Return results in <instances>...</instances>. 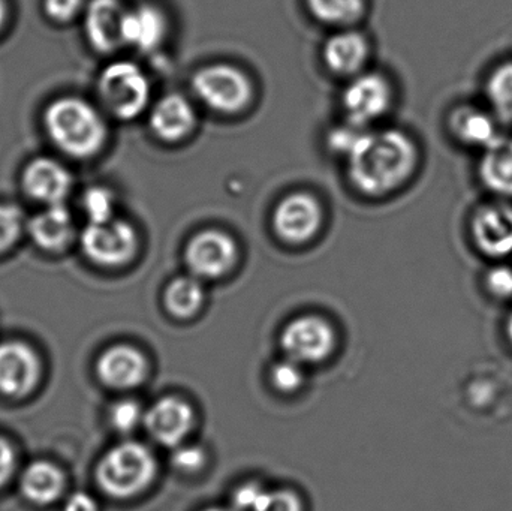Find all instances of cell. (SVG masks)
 I'll return each instance as SVG.
<instances>
[{"label": "cell", "instance_id": "obj_1", "mask_svg": "<svg viewBox=\"0 0 512 511\" xmlns=\"http://www.w3.org/2000/svg\"><path fill=\"white\" fill-rule=\"evenodd\" d=\"M346 159L355 188L369 197H381L411 179L417 170L418 149L399 129L364 131Z\"/></svg>", "mask_w": 512, "mask_h": 511}, {"label": "cell", "instance_id": "obj_2", "mask_svg": "<svg viewBox=\"0 0 512 511\" xmlns=\"http://www.w3.org/2000/svg\"><path fill=\"white\" fill-rule=\"evenodd\" d=\"M44 120L53 143L74 158H89L104 146V120L81 99H57L45 111Z\"/></svg>", "mask_w": 512, "mask_h": 511}, {"label": "cell", "instance_id": "obj_3", "mask_svg": "<svg viewBox=\"0 0 512 511\" xmlns=\"http://www.w3.org/2000/svg\"><path fill=\"white\" fill-rule=\"evenodd\" d=\"M156 459L144 444L123 441L111 447L96 467V483L108 497L129 500L152 485Z\"/></svg>", "mask_w": 512, "mask_h": 511}, {"label": "cell", "instance_id": "obj_4", "mask_svg": "<svg viewBox=\"0 0 512 511\" xmlns=\"http://www.w3.org/2000/svg\"><path fill=\"white\" fill-rule=\"evenodd\" d=\"M99 95L111 114L122 120L134 119L149 104V80L140 66L119 60L102 71Z\"/></svg>", "mask_w": 512, "mask_h": 511}, {"label": "cell", "instance_id": "obj_5", "mask_svg": "<svg viewBox=\"0 0 512 511\" xmlns=\"http://www.w3.org/2000/svg\"><path fill=\"white\" fill-rule=\"evenodd\" d=\"M192 89L207 107L225 114L239 113L254 95L248 75L231 65L200 69L192 78Z\"/></svg>", "mask_w": 512, "mask_h": 511}, {"label": "cell", "instance_id": "obj_6", "mask_svg": "<svg viewBox=\"0 0 512 511\" xmlns=\"http://www.w3.org/2000/svg\"><path fill=\"white\" fill-rule=\"evenodd\" d=\"M81 248L93 263L105 267L123 266L137 254V231L122 219L89 224L81 233Z\"/></svg>", "mask_w": 512, "mask_h": 511}, {"label": "cell", "instance_id": "obj_7", "mask_svg": "<svg viewBox=\"0 0 512 511\" xmlns=\"http://www.w3.org/2000/svg\"><path fill=\"white\" fill-rule=\"evenodd\" d=\"M334 342L333 327L316 315L295 318L286 324L280 336L283 353L301 366L327 359L333 351Z\"/></svg>", "mask_w": 512, "mask_h": 511}, {"label": "cell", "instance_id": "obj_8", "mask_svg": "<svg viewBox=\"0 0 512 511\" xmlns=\"http://www.w3.org/2000/svg\"><path fill=\"white\" fill-rule=\"evenodd\" d=\"M185 261L191 275L198 279L221 278L236 264V242L221 230L201 231L189 240Z\"/></svg>", "mask_w": 512, "mask_h": 511}, {"label": "cell", "instance_id": "obj_9", "mask_svg": "<svg viewBox=\"0 0 512 511\" xmlns=\"http://www.w3.org/2000/svg\"><path fill=\"white\" fill-rule=\"evenodd\" d=\"M475 248L493 260L512 255V204L507 200L484 204L475 210L471 221Z\"/></svg>", "mask_w": 512, "mask_h": 511}, {"label": "cell", "instance_id": "obj_10", "mask_svg": "<svg viewBox=\"0 0 512 511\" xmlns=\"http://www.w3.org/2000/svg\"><path fill=\"white\" fill-rule=\"evenodd\" d=\"M41 372V360L32 347L20 341L0 342V395H30L41 380Z\"/></svg>", "mask_w": 512, "mask_h": 511}, {"label": "cell", "instance_id": "obj_11", "mask_svg": "<svg viewBox=\"0 0 512 511\" xmlns=\"http://www.w3.org/2000/svg\"><path fill=\"white\" fill-rule=\"evenodd\" d=\"M393 99L390 83L381 74H363L355 77L345 93L343 107L348 114L349 123L366 128L387 113Z\"/></svg>", "mask_w": 512, "mask_h": 511}, {"label": "cell", "instance_id": "obj_12", "mask_svg": "<svg viewBox=\"0 0 512 511\" xmlns=\"http://www.w3.org/2000/svg\"><path fill=\"white\" fill-rule=\"evenodd\" d=\"M322 209L312 195L297 192L277 204L273 213V227L277 236L288 243L300 245L318 233Z\"/></svg>", "mask_w": 512, "mask_h": 511}, {"label": "cell", "instance_id": "obj_13", "mask_svg": "<svg viewBox=\"0 0 512 511\" xmlns=\"http://www.w3.org/2000/svg\"><path fill=\"white\" fill-rule=\"evenodd\" d=\"M195 425V413L188 402L174 396L159 399L144 417V426L162 446L179 447Z\"/></svg>", "mask_w": 512, "mask_h": 511}, {"label": "cell", "instance_id": "obj_14", "mask_svg": "<svg viewBox=\"0 0 512 511\" xmlns=\"http://www.w3.org/2000/svg\"><path fill=\"white\" fill-rule=\"evenodd\" d=\"M96 374L104 386L113 390H132L149 374L146 356L132 345L119 344L105 350L96 363Z\"/></svg>", "mask_w": 512, "mask_h": 511}, {"label": "cell", "instance_id": "obj_15", "mask_svg": "<svg viewBox=\"0 0 512 511\" xmlns=\"http://www.w3.org/2000/svg\"><path fill=\"white\" fill-rule=\"evenodd\" d=\"M24 191L33 200L47 204L63 203L72 188L71 173L51 158H36L23 173Z\"/></svg>", "mask_w": 512, "mask_h": 511}, {"label": "cell", "instance_id": "obj_16", "mask_svg": "<svg viewBox=\"0 0 512 511\" xmlns=\"http://www.w3.org/2000/svg\"><path fill=\"white\" fill-rule=\"evenodd\" d=\"M451 134L460 143L477 149H487L501 138L498 129V119L492 111L483 110L474 105H460L450 114Z\"/></svg>", "mask_w": 512, "mask_h": 511}, {"label": "cell", "instance_id": "obj_17", "mask_svg": "<svg viewBox=\"0 0 512 511\" xmlns=\"http://www.w3.org/2000/svg\"><path fill=\"white\" fill-rule=\"evenodd\" d=\"M125 14L119 0H92L86 14V35L96 50L108 53L123 44Z\"/></svg>", "mask_w": 512, "mask_h": 511}, {"label": "cell", "instance_id": "obj_18", "mask_svg": "<svg viewBox=\"0 0 512 511\" xmlns=\"http://www.w3.org/2000/svg\"><path fill=\"white\" fill-rule=\"evenodd\" d=\"M195 122L197 116L194 107L179 93L159 99L150 116L153 132L165 141H179L188 137L195 128Z\"/></svg>", "mask_w": 512, "mask_h": 511}, {"label": "cell", "instance_id": "obj_19", "mask_svg": "<svg viewBox=\"0 0 512 511\" xmlns=\"http://www.w3.org/2000/svg\"><path fill=\"white\" fill-rule=\"evenodd\" d=\"M66 488L63 471L48 461H35L20 476V491L36 506H51L62 498Z\"/></svg>", "mask_w": 512, "mask_h": 511}, {"label": "cell", "instance_id": "obj_20", "mask_svg": "<svg viewBox=\"0 0 512 511\" xmlns=\"http://www.w3.org/2000/svg\"><path fill=\"white\" fill-rule=\"evenodd\" d=\"M478 174L487 191L502 200L512 198V138L501 137L483 150Z\"/></svg>", "mask_w": 512, "mask_h": 511}, {"label": "cell", "instance_id": "obj_21", "mask_svg": "<svg viewBox=\"0 0 512 511\" xmlns=\"http://www.w3.org/2000/svg\"><path fill=\"white\" fill-rule=\"evenodd\" d=\"M167 33V20L158 8L152 5L137 6L126 11L123 18V44L143 51H152L161 45Z\"/></svg>", "mask_w": 512, "mask_h": 511}, {"label": "cell", "instance_id": "obj_22", "mask_svg": "<svg viewBox=\"0 0 512 511\" xmlns=\"http://www.w3.org/2000/svg\"><path fill=\"white\" fill-rule=\"evenodd\" d=\"M29 233L39 248L56 251L63 248L74 234L71 212L65 204H50L29 222Z\"/></svg>", "mask_w": 512, "mask_h": 511}, {"label": "cell", "instance_id": "obj_23", "mask_svg": "<svg viewBox=\"0 0 512 511\" xmlns=\"http://www.w3.org/2000/svg\"><path fill=\"white\" fill-rule=\"evenodd\" d=\"M369 56V45L361 33L354 30L336 33L324 47V59L328 68L337 74H357Z\"/></svg>", "mask_w": 512, "mask_h": 511}, {"label": "cell", "instance_id": "obj_24", "mask_svg": "<svg viewBox=\"0 0 512 511\" xmlns=\"http://www.w3.org/2000/svg\"><path fill=\"white\" fill-rule=\"evenodd\" d=\"M165 306L173 317L188 320L194 317L204 302V288L197 276H179L165 290Z\"/></svg>", "mask_w": 512, "mask_h": 511}, {"label": "cell", "instance_id": "obj_25", "mask_svg": "<svg viewBox=\"0 0 512 511\" xmlns=\"http://www.w3.org/2000/svg\"><path fill=\"white\" fill-rule=\"evenodd\" d=\"M486 98L498 122L512 125V60L501 63L490 72Z\"/></svg>", "mask_w": 512, "mask_h": 511}, {"label": "cell", "instance_id": "obj_26", "mask_svg": "<svg viewBox=\"0 0 512 511\" xmlns=\"http://www.w3.org/2000/svg\"><path fill=\"white\" fill-rule=\"evenodd\" d=\"M310 12L328 24H351L364 14V0H307Z\"/></svg>", "mask_w": 512, "mask_h": 511}, {"label": "cell", "instance_id": "obj_27", "mask_svg": "<svg viewBox=\"0 0 512 511\" xmlns=\"http://www.w3.org/2000/svg\"><path fill=\"white\" fill-rule=\"evenodd\" d=\"M114 209H116V200L110 189L104 186H93L84 192L83 210L89 219V224L111 221L114 219Z\"/></svg>", "mask_w": 512, "mask_h": 511}, {"label": "cell", "instance_id": "obj_28", "mask_svg": "<svg viewBox=\"0 0 512 511\" xmlns=\"http://www.w3.org/2000/svg\"><path fill=\"white\" fill-rule=\"evenodd\" d=\"M144 413L141 405L134 399H122L114 402L108 411V422L114 431L122 435L131 434L141 423H144Z\"/></svg>", "mask_w": 512, "mask_h": 511}, {"label": "cell", "instance_id": "obj_29", "mask_svg": "<svg viewBox=\"0 0 512 511\" xmlns=\"http://www.w3.org/2000/svg\"><path fill=\"white\" fill-rule=\"evenodd\" d=\"M271 384L276 387L279 392L292 393L300 389L303 384V368L300 363L286 357L283 362L276 363L271 369Z\"/></svg>", "mask_w": 512, "mask_h": 511}, {"label": "cell", "instance_id": "obj_30", "mask_svg": "<svg viewBox=\"0 0 512 511\" xmlns=\"http://www.w3.org/2000/svg\"><path fill=\"white\" fill-rule=\"evenodd\" d=\"M23 227V213L11 204H0V252L14 245Z\"/></svg>", "mask_w": 512, "mask_h": 511}, {"label": "cell", "instance_id": "obj_31", "mask_svg": "<svg viewBox=\"0 0 512 511\" xmlns=\"http://www.w3.org/2000/svg\"><path fill=\"white\" fill-rule=\"evenodd\" d=\"M486 290L490 296L499 300L512 299V267L507 264H498L486 273L484 278Z\"/></svg>", "mask_w": 512, "mask_h": 511}, {"label": "cell", "instance_id": "obj_32", "mask_svg": "<svg viewBox=\"0 0 512 511\" xmlns=\"http://www.w3.org/2000/svg\"><path fill=\"white\" fill-rule=\"evenodd\" d=\"M255 511H303V504L294 492L277 489L265 492L261 504Z\"/></svg>", "mask_w": 512, "mask_h": 511}, {"label": "cell", "instance_id": "obj_33", "mask_svg": "<svg viewBox=\"0 0 512 511\" xmlns=\"http://www.w3.org/2000/svg\"><path fill=\"white\" fill-rule=\"evenodd\" d=\"M173 464L185 473H194L206 464V453L201 447L179 446L174 450Z\"/></svg>", "mask_w": 512, "mask_h": 511}, {"label": "cell", "instance_id": "obj_34", "mask_svg": "<svg viewBox=\"0 0 512 511\" xmlns=\"http://www.w3.org/2000/svg\"><path fill=\"white\" fill-rule=\"evenodd\" d=\"M265 489H262L258 483H248L237 489L233 497V507L237 511H255L261 504L265 495Z\"/></svg>", "mask_w": 512, "mask_h": 511}, {"label": "cell", "instance_id": "obj_35", "mask_svg": "<svg viewBox=\"0 0 512 511\" xmlns=\"http://www.w3.org/2000/svg\"><path fill=\"white\" fill-rule=\"evenodd\" d=\"M17 468V456L9 441L0 437V489L8 485Z\"/></svg>", "mask_w": 512, "mask_h": 511}, {"label": "cell", "instance_id": "obj_36", "mask_svg": "<svg viewBox=\"0 0 512 511\" xmlns=\"http://www.w3.org/2000/svg\"><path fill=\"white\" fill-rule=\"evenodd\" d=\"M81 0H45L44 8L48 17L56 21H68L77 14Z\"/></svg>", "mask_w": 512, "mask_h": 511}, {"label": "cell", "instance_id": "obj_37", "mask_svg": "<svg viewBox=\"0 0 512 511\" xmlns=\"http://www.w3.org/2000/svg\"><path fill=\"white\" fill-rule=\"evenodd\" d=\"M62 511H99V506L86 492H75L66 500Z\"/></svg>", "mask_w": 512, "mask_h": 511}, {"label": "cell", "instance_id": "obj_38", "mask_svg": "<svg viewBox=\"0 0 512 511\" xmlns=\"http://www.w3.org/2000/svg\"><path fill=\"white\" fill-rule=\"evenodd\" d=\"M6 8L3 0H0V26H2L3 21H5Z\"/></svg>", "mask_w": 512, "mask_h": 511}, {"label": "cell", "instance_id": "obj_39", "mask_svg": "<svg viewBox=\"0 0 512 511\" xmlns=\"http://www.w3.org/2000/svg\"><path fill=\"white\" fill-rule=\"evenodd\" d=\"M507 335H508V338H510V341L512 342V312H511L510 318H508V321H507Z\"/></svg>", "mask_w": 512, "mask_h": 511}, {"label": "cell", "instance_id": "obj_40", "mask_svg": "<svg viewBox=\"0 0 512 511\" xmlns=\"http://www.w3.org/2000/svg\"><path fill=\"white\" fill-rule=\"evenodd\" d=\"M204 511H237L234 507H213V509H207Z\"/></svg>", "mask_w": 512, "mask_h": 511}]
</instances>
